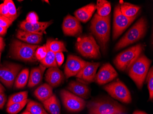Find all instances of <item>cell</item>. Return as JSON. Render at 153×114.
I'll list each match as a JSON object with an SVG mask.
<instances>
[{"label":"cell","mask_w":153,"mask_h":114,"mask_svg":"<svg viewBox=\"0 0 153 114\" xmlns=\"http://www.w3.org/2000/svg\"><path fill=\"white\" fill-rule=\"evenodd\" d=\"M34 94L39 101L43 102L53 95V88L45 83L38 87L34 91Z\"/></svg>","instance_id":"cell-22"},{"label":"cell","mask_w":153,"mask_h":114,"mask_svg":"<svg viewBox=\"0 0 153 114\" xmlns=\"http://www.w3.org/2000/svg\"><path fill=\"white\" fill-rule=\"evenodd\" d=\"M52 21L46 22H38L32 24L27 23L25 20L21 23L20 28L25 31L42 36L45 29L52 24Z\"/></svg>","instance_id":"cell-17"},{"label":"cell","mask_w":153,"mask_h":114,"mask_svg":"<svg viewBox=\"0 0 153 114\" xmlns=\"http://www.w3.org/2000/svg\"><path fill=\"white\" fill-rule=\"evenodd\" d=\"M29 77V70L28 68H25L21 71L17 75L15 80L14 87L16 89H22L24 88L27 83Z\"/></svg>","instance_id":"cell-27"},{"label":"cell","mask_w":153,"mask_h":114,"mask_svg":"<svg viewBox=\"0 0 153 114\" xmlns=\"http://www.w3.org/2000/svg\"><path fill=\"white\" fill-rule=\"evenodd\" d=\"M96 9V5L91 3L76 10L74 14L79 21L86 23L91 18Z\"/></svg>","instance_id":"cell-19"},{"label":"cell","mask_w":153,"mask_h":114,"mask_svg":"<svg viewBox=\"0 0 153 114\" xmlns=\"http://www.w3.org/2000/svg\"><path fill=\"white\" fill-rule=\"evenodd\" d=\"M89 114H125L123 106L107 100L91 101L87 104Z\"/></svg>","instance_id":"cell-6"},{"label":"cell","mask_w":153,"mask_h":114,"mask_svg":"<svg viewBox=\"0 0 153 114\" xmlns=\"http://www.w3.org/2000/svg\"><path fill=\"white\" fill-rule=\"evenodd\" d=\"M90 28L98 42L101 50L105 53L110 39L111 16L102 17L95 14L91 22Z\"/></svg>","instance_id":"cell-1"},{"label":"cell","mask_w":153,"mask_h":114,"mask_svg":"<svg viewBox=\"0 0 153 114\" xmlns=\"http://www.w3.org/2000/svg\"><path fill=\"white\" fill-rule=\"evenodd\" d=\"M51 40L48 39L46 42V45L47 47V53L45 58L40 61L41 65L45 67V68L57 67L56 59H55V53L51 51L49 49V45Z\"/></svg>","instance_id":"cell-25"},{"label":"cell","mask_w":153,"mask_h":114,"mask_svg":"<svg viewBox=\"0 0 153 114\" xmlns=\"http://www.w3.org/2000/svg\"><path fill=\"white\" fill-rule=\"evenodd\" d=\"M60 96L64 107L70 112H79L85 107L86 102L85 99L67 90H62Z\"/></svg>","instance_id":"cell-10"},{"label":"cell","mask_w":153,"mask_h":114,"mask_svg":"<svg viewBox=\"0 0 153 114\" xmlns=\"http://www.w3.org/2000/svg\"><path fill=\"white\" fill-rule=\"evenodd\" d=\"M49 49L54 53L67 52V49L63 42L59 41L51 40L49 45Z\"/></svg>","instance_id":"cell-31"},{"label":"cell","mask_w":153,"mask_h":114,"mask_svg":"<svg viewBox=\"0 0 153 114\" xmlns=\"http://www.w3.org/2000/svg\"><path fill=\"white\" fill-rule=\"evenodd\" d=\"M151 63V60L141 54L128 70L129 76L139 89L142 88Z\"/></svg>","instance_id":"cell-2"},{"label":"cell","mask_w":153,"mask_h":114,"mask_svg":"<svg viewBox=\"0 0 153 114\" xmlns=\"http://www.w3.org/2000/svg\"><path fill=\"white\" fill-rule=\"evenodd\" d=\"M78 52L86 58L98 59L100 58V46L91 35L85 36L78 38L76 44Z\"/></svg>","instance_id":"cell-7"},{"label":"cell","mask_w":153,"mask_h":114,"mask_svg":"<svg viewBox=\"0 0 153 114\" xmlns=\"http://www.w3.org/2000/svg\"><path fill=\"white\" fill-rule=\"evenodd\" d=\"M0 15L8 18L11 21V17L9 15L7 7L4 3L0 5Z\"/></svg>","instance_id":"cell-37"},{"label":"cell","mask_w":153,"mask_h":114,"mask_svg":"<svg viewBox=\"0 0 153 114\" xmlns=\"http://www.w3.org/2000/svg\"><path fill=\"white\" fill-rule=\"evenodd\" d=\"M117 76V73L113 67L110 63H106L96 74L94 81L99 85H105L114 80Z\"/></svg>","instance_id":"cell-14"},{"label":"cell","mask_w":153,"mask_h":114,"mask_svg":"<svg viewBox=\"0 0 153 114\" xmlns=\"http://www.w3.org/2000/svg\"><path fill=\"white\" fill-rule=\"evenodd\" d=\"M28 92L26 91L20 92L17 94H14L9 97L8 101L7 104V107L10 106L13 104L19 103L27 99Z\"/></svg>","instance_id":"cell-29"},{"label":"cell","mask_w":153,"mask_h":114,"mask_svg":"<svg viewBox=\"0 0 153 114\" xmlns=\"http://www.w3.org/2000/svg\"><path fill=\"white\" fill-rule=\"evenodd\" d=\"M147 28V22L144 18H141L127 32L116 44L115 49L119 50L128 45L133 44L142 38Z\"/></svg>","instance_id":"cell-3"},{"label":"cell","mask_w":153,"mask_h":114,"mask_svg":"<svg viewBox=\"0 0 153 114\" xmlns=\"http://www.w3.org/2000/svg\"><path fill=\"white\" fill-rule=\"evenodd\" d=\"M17 37L20 40L26 42L29 44H35L40 43L42 39V36L34 34L23 30H19L17 32Z\"/></svg>","instance_id":"cell-21"},{"label":"cell","mask_w":153,"mask_h":114,"mask_svg":"<svg viewBox=\"0 0 153 114\" xmlns=\"http://www.w3.org/2000/svg\"><path fill=\"white\" fill-rule=\"evenodd\" d=\"M143 46L139 44L131 47L118 55L114 61L116 67L120 71H128L130 67L141 54Z\"/></svg>","instance_id":"cell-5"},{"label":"cell","mask_w":153,"mask_h":114,"mask_svg":"<svg viewBox=\"0 0 153 114\" xmlns=\"http://www.w3.org/2000/svg\"><path fill=\"white\" fill-rule=\"evenodd\" d=\"M97 14L100 17H105L110 15L111 5L110 2L105 0H98L96 5Z\"/></svg>","instance_id":"cell-26"},{"label":"cell","mask_w":153,"mask_h":114,"mask_svg":"<svg viewBox=\"0 0 153 114\" xmlns=\"http://www.w3.org/2000/svg\"><path fill=\"white\" fill-rule=\"evenodd\" d=\"M146 81L148 83V87L149 94V100H152L153 98V68H151L148 73L146 77Z\"/></svg>","instance_id":"cell-33"},{"label":"cell","mask_w":153,"mask_h":114,"mask_svg":"<svg viewBox=\"0 0 153 114\" xmlns=\"http://www.w3.org/2000/svg\"><path fill=\"white\" fill-rule=\"evenodd\" d=\"M13 22L8 18L0 15V26L5 28H8L12 24Z\"/></svg>","instance_id":"cell-36"},{"label":"cell","mask_w":153,"mask_h":114,"mask_svg":"<svg viewBox=\"0 0 153 114\" xmlns=\"http://www.w3.org/2000/svg\"><path fill=\"white\" fill-rule=\"evenodd\" d=\"M5 91V89L3 85L0 83V92L4 93Z\"/></svg>","instance_id":"cell-42"},{"label":"cell","mask_w":153,"mask_h":114,"mask_svg":"<svg viewBox=\"0 0 153 114\" xmlns=\"http://www.w3.org/2000/svg\"><path fill=\"white\" fill-rule=\"evenodd\" d=\"M45 79L51 87H56L64 80V74L58 68H49L45 73Z\"/></svg>","instance_id":"cell-16"},{"label":"cell","mask_w":153,"mask_h":114,"mask_svg":"<svg viewBox=\"0 0 153 114\" xmlns=\"http://www.w3.org/2000/svg\"><path fill=\"white\" fill-rule=\"evenodd\" d=\"M47 53V45H44V46L39 47L36 51V57L37 60L41 61L43 60Z\"/></svg>","instance_id":"cell-34"},{"label":"cell","mask_w":153,"mask_h":114,"mask_svg":"<svg viewBox=\"0 0 153 114\" xmlns=\"http://www.w3.org/2000/svg\"><path fill=\"white\" fill-rule=\"evenodd\" d=\"M7 28L2 27L0 26V36L5 35L7 33Z\"/></svg>","instance_id":"cell-41"},{"label":"cell","mask_w":153,"mask_h":114,"mask_svg":"<svg viewBox=\"0 0 153 114\" xmlns=\"http://www.w3.org/2000/svg\"><path fill=\"white\" fill-rule=\"evenodd\" d=\"M46 110L51 114H61V105L56 96L53 95L43 102Z\"/></svg>","instance_id":"cell-23"},{"label":"cell","mask_w":153,"mask_h":114,"mask_svg":"<svg viewBox=\"0 0 153 114\" xmlns=\"http://www.w3.org/2000/svg\"><path fill=\"white\" fill-rule=\"evenodd\" d=\"M3 3L7 6L9 15L11 17V21L12 22H13L18 17L17 9L15 4L12 0H5Z\"/></svg>","instance_id":"cell-32"},{"label":"cell","mask_w":153,"mask_h":114,"mask_svg":"<svg viewBox=\"0 0 153 114\" xmlns=\"http://www.w3.org/2000/svg\"><path fill=\"white\" fill-rule=\"evenodd\" d=\"M22 68L21 65L16 63H6L0 64V81L6 87L11 88Z\"/></svg>","instance_id":"cell-9"},{"label":"cell","mask_w":153,"mask_h":114,"mask_svg":"<svg viewBox=\"0 0 153 114\" xmlns=\"http://www.w3.org/2000/svg\"><path fill=\"white\" fill-rule=\"evenodd\" d=\"M39 18L37 14L34 12H31L27 16L25 21L27 23L33 24L38 22Z\"/></svg>","instance_id":"cell-35"},{"label":"cell","mask_w":153,"mask_h":114,"mask_svg":"<svg viewBox=\"0 0 153 114\" xmlns=\"http://www.w3.org/2000/svg\"><path fill=\"white\" fill-rule=\"evenodd\" d=\"M7 101V96L4 93L0 92V109H2Z\"/></svg>","instance_id":"cell-39"},{"label":"cell","mask_w":153,"mask_h":114,"mask_svg":"<svg viewBox=\"0 0 153 114\" xmlns=\"http://www.w3.org/2000/svg\"><path fill=\"white\" fill-rule=\"evenodd\" d=\"M46 68L40 64L39 66L31 69L27 85L29 87L32 88L36 86L41 82Z\"/></svg>","instance_id":"cell-20"},{"label":"cell","mask_w":153,"mask_h":114,"mask_svg":"<svg viewBox=\"0 0 153 114\" xmlns=\"http://www.w3.org/2000/svg\"><path fill=\"white\" fill-rule=\"evenodd\" d=\"M30 100L26 99L19 103L13 104L7 107V111L9 114H16L22 110Z\"/></svg>","instance_id":"cell-30"},{"label":"cell","mask_w":153,"mask_h":114,"mask_svg":"<svg viewBox=\"0 0 153 114\" xmlns=\"http://www.w3.org/2000/svg\"><path fill=\"white\" fill-rule=\"evenodd\" d=\"M120 1V8L121 13L125 17L132 18L137 16V14L140 10L139 6L128 2Z\"/></svg>","instance_id":"cell-24"},{"label":"cell","mask_w":153,"mask_h":114,"mask_svg":"<svg viewBox=\"0 0 153 114\" xmlns=\"http://www.w3.org/2000/svg\"><path fill=\"white\" fill-rule=\"evenodd\" d=\"M62 30L65 35L75 36L82 32V28L79 21L75 17L69 15L63 21Z\"/></svg>","instance_id":"cell-15"},{"label":"cell","mask_w":153,"mask_h":114,"mask_svg":"<svg viewBox=\"0 0 153 114\" xmlns=\"http://www.w3.org/2000/svg\"><path fill=\"white\" fill-rule=\"evenodd\" d=\"M99 63H90L87 62L85 65L76 75L78 81L87 85L94 82L96 71L99 67Z\"/></svg>","instance_id":"cell-12"},{"label":"cell","mask_w":153,"mask_h":114,"mask_svg":"<svg viewBox=\"0 0 153 114\" xmlns=\"http://www.w3.org/2000/svg\"><path fill=\"white\" fill-rule=\"evenodd\" d=\"M104 89L111 96L118 101L126 104L131 102V97L129 90L119 79L106 85L104 86Z\"/></svg>","instance_id":"cell-8"},{"label":"cell","mask_w":153,"mask_h":114,"mask_svg":"<svg viewBox=\"0 0 153 114\" xmlns=\"http://www.w3.org/2000/svg\"><path fill=\"white\" fill-rule=\"evenodd\" d=\"M68 89L74 95L83 99H87L90 96V91L87 85L78 81L70 82L68 85Z\"/></svg>","instance_id":"cell-18"},{"label":"cell","mask_w":153,"mask_h":114,"mask_svg":"<svg viewBox=\"0 0 153 114\" xmlns=\"http://www.w3.org/2000/svg\"><path fill=\"white\" fill-rule=\"evenodd\" d=\"M133 114H148L143 111H135Z\"/></svg>","instance_id":"cell-43"},{"label":"cell","mask_w":153,"mask_h":114,"mask_svg":"<svg viewBox=\"0 0 153 114\" xmlns=\"http://www.w3.org/2000/svg\"><path fill=\"white\" fill-rule=\"evenodd\" d=\"M5 44L4 39L0 36V52H2L4 49Z\"/></svg>","instance_id":"cell-40"},{"label":"cell","mask_w":153,"mask_h":114,"mask_svg":"<svg viewBox=\"0 0 153 114\" xmlns=\"http://www.w3.org/2000/svg\"><path fill=\"white\" fill-rule=\"evenodd\" d=\"M39 47L37 45L25 43L15 40L11 46L10 53L12 58L26 62L36 61V51Z\"/></svg>","instance_id":"cell-4"},{"label":"cell","mask_w":153,"mask_h":114,"mask_svg":"<svg viewBox=\"0 0 153 114\" xmlns=\"http://www.w3.org/2000/svg\"><path fill=\"white\" fill-rule=\"evenodd\" d=\"M55 59L57 65L61 66L64 60V56L62 52L55 53Z\"/></svg>","instance_id":"cell-38"},{"label":"cell","mask_w":153,"mask_h":114,"mask_svg":"<svg viewBox=\"0 0 153 114\" xmlns=\"http://www.w3.org/2000/svg\"><path fill=\"white\" fill-rule=\"evenodd\" d=\"M86 63L87 62L79 57L73 55H68L64 69L66 78L68 79L69 77L78 74L83 67L85 65Z\"/></svg>","instance_id":"cell-13"},{"label":"cell","mask_w":153,"mask_h":114,"mask_svg":"<svg viewBox=\"0 0 153 114\" xmlns=\"http://www.w3.org/2000/svg\"><path fill=\"white\" fill-rule=\"evenodd\" d=\"M137 16L128 18L123 15L120 10V5L115 8L113 20V39L115 40L134 22Z\"/></svg>","instance_id":"cell-11"},{"label":"cell","mask_w":153,"mask_h":114,"mask_svg":"<svg viewBox=\"0 0 153 114\" xmlns=\"http://www.w3.org/2000/svg\"><path fill=\"white\" fill-rule=\"evenodd\" d=\"M26 110L33 114H48L41 104L32 101L27 103Z\"/></svg>","instance_id":"cell-28"},{"label":"cell","mask_w":153,"mask_h":114,"mask_svg":"<svg viewBox=\"0 0 153 114\" xmlns=\"http://www.w3.org/2000/svg\"><path fill=\"white\" fill-rule=\"evenodd\" d=\"M22 114H32V113H30V112H28V111H26V110H25V112H23V113H22Z\"/></svg>","instance_id":"cell-44"},{"label":"cell","mask_w":153,"mask_h":114,"mask_svg":"<svg viewBox=\"0 0 153 114\" xmlns=\"http://www.w3.org/2000/svg\"><path fill=\"white\" fill-rule=\"evenodd\" d=\"M1 53L0 52V61H1Z\"/></svg>","instance_id":"cell-45"}]
</instances>
